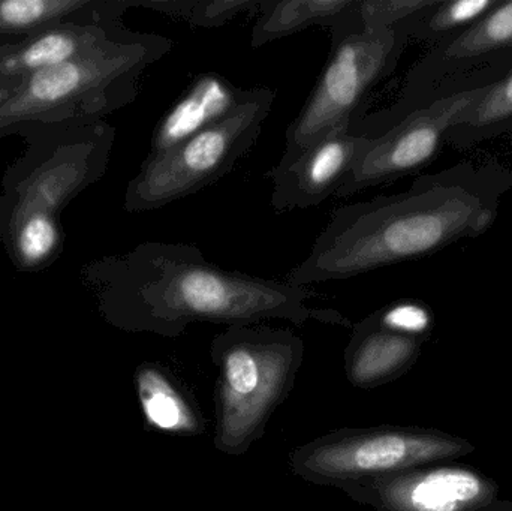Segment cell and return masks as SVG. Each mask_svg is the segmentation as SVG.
<instances>
[{
	"instance_id": "cell-1",
	"label": "cell",
	"mask_w": 512,
	"mask_h": 511,
	"mask_svg": "<svg viewBox=\"0 0 512 511\" xmlns=\"http://www.w3.org/2000/svg\"><path fill=\"white\" fill-rule=\"evenodd\" d=\"M107 306L111 321L129 332L176 339L191 324L254 326L285 320L352 324L339 312L307 305L315 294L307 287L227 270L204 258L197 246L146 242L114 261Z\"/></svg>"
},
{
	"instance_id": "cell-2",
	"label": "cell",
	"mask_w": 512,
	"mask_h": 511,
	"mask_svg": "<svg viewBox=\"0 0 512 511\" xmlns=\"http://www.w3.org/2000/svg\"><path fill=\"white\" fill-rule=\"evenodd\" d=\"M495 219V204L468 186L448 183L442 176L424 177L402 194L334 210L310 254L286 282L307 287L342 281L429 257L459 240L481 236Z\"/></svg>"
},
{
	"instance_id": "cell-3",
	"label": "cell",
	"mask_w": 512,
	"mask_h": 511,
	"mask_svg": "<svg viewBox=\"0 0 512 511\" xmlns=\"http://www.w3.org/2000/svg\"><path fill=\"white\" fill-rule=\"evenodd\" d=\"M171 50L167 36L131 30L38 72L0 105V132L23 123L101 122L137 99L143 72Z\"/></svg>"
},
{
	"instance_id": "cell-4",
	"label": "cell",
	"mask_w": 512,
	"mask_h": 511,
	"mask_svg": "<svg viewBox=\"0 0 512 511\" xmlns=\"http://www.w3.org/2000/svg\"><path fill=\"white\" fill-rule=\"evenodd\" d=\"M216 450L242 456L264 437L277 408L291 395L304 342L288 329L231 326L213 338Z\"/></svg>"
},
{
	"instance_id": "cell-5",
	"label": "cell",
	"mask_w": 512,
	"mask_h": 511,
	"mask_svg": "<svg viewBox=\"0 0 512 511\" xmlns=\"http://www.w3.org/2000/svg\"><path fill=\"white\" fill-rule=\"evenodd\" d=\"M274 96L267 87L248 89L240 104L218 122L165 152L147 156L126 188L125 209H161L231 173L255 146Z\"/></svg>"
},
{
	"instance_id": "cell-6",
	"label": "cell",
	"mask_w": 512,
	"mask_h": 511,
	"mask_svg": "<svg viewBox=\"0 0 512 511\" xmlns=\"http://www.w3.org/2000/svg\"><path fill=\"white\" fill-rule=\"evenodd\" d=\"M453 437L405 426L345 428L295 447L288 456L294 476L316 486L342 489L463 455Z\"/></svg>"
},
{
	"instance_id": "cell-7",
	"label": "cell",
	"mask_w": 512,
	"mask_h": 511,
	"mask_svg": "<svg viewBox=\"0 0 512 511\" xmlns=\"http://www.w3.org/2000/svg\"><path fill=\"white\" fill-rule=\"evenodd\" d=\"M408 36L400 29L363 30L331 39L330 56L315 89L286 129L289 162L337 126L367 111L376 84L393 74Z\"/></svg>"
},
{
	"instance_id": "cell-8",
	"label": "cell",
	"mask_w": 512,
	"mask_h": 511,
	"mask_svg": "<svg viewBox=\"0 0 512 511\" xmlns=\"http://www.w3.org/2000/svg\"><path fill=\"white\" fill-rule=\"evenodd\" d=\"M487 86L445 95L415 110L379 137L370 138L334 197H349L423 170L438 155L460 114L484 95Z\"/></svg>"
},
{
	"instance_id": "cell-9",
	"label": "cell",
	"mask_w": 512,
	"mask_h": 511,
	"mask_svg": "<svg viewBox=\"0 0 512 511\" xmlns=\"http://www.w3.org/2000/svg\"><path fill=\"white\" fill-rule=\"evenodd\" d=\"M508 53H512V0H501L465 32L432 47L409 72L397 101L375 113L355 117L351 129L363 137H379L415 110L429 105L439 81H445L448 74L471 68L481 60L502 59V54Z\"/></svg>"
},
{
	"instance_id": "cell-10",
	"label": "cell",
	"mask_w": 512,
	"mask_h": 511,
	"mask_svg": "<svg viewBox=\"0 0 512 511\" xmlns=\"http://www.w3.org/2000/svg\"><path fill=\"white\" fill-rule=\"evenodd\" d=\"M340 491L378 511H469L489 503L496 489L471 468L426 465Z\"/></svg>"
},
{
	"instance_id": "cell-11",
	"label": "cell",
	"mask_w": 512,
	"mask_h": 511,
	"mask_svg": "<svg viewBox=\"0 0 512 511\" xmlns=\"http://www.w3.org/2000/svg\"><path fill=\"white\" fill-rule=\"evenodd\" d=\"M113 140L114 129L104 123L84 126L74 141L24 180L9 216L8 231L32 213L56 216L60 207L96 182L107 168Z\"/></svg>"
},
{
	"instance_id": "cell-12",
	"label": "cell",
	"mask_w": 512,
	"mask_h": 511,
	"mask_svg": "<svg viewBox=\"0 0 512 511\" xmlns=\"http://www.w3.org/2000/svg\"><path fill=\"white\" fill-rule=\"evenodd\" d=\"M351 120L310 144L292 161L267 173L273 182L271 206L277 212L319 206L345 182L370 138L355 134Z\"/></svg>"
},
{
	"instance_id": "cell-13",
	"label": "cell",
	"mask_w": 512,
	"mask_h": 511,
	"mask_svg": "<svg viewBox=\"0 0 512 511\" xmlns=\"http://www.w3.org/2000/svg\"><path fill=\"white\" fill-rule=\"evenodd\" d=\"M125 24L68 23L0 45V87L17 89L38 72L75 59L80 54L120 38Z\"/></svg>"
},
{
	"instance_id": "cell-14",
	"label": "cell",
	"mask_w": 512,
	"mask_h": 511,
	"mask_svg": "<svg viewBox=\"0 0 512 511\" xmlns=\"http://www.w3.org/2000/svg\"><path fill=\"white\" fill-rule=\"evenodd\" d=\"M345 350L346 378L352 386L372 390L405 374L420 356L423 336L387 326L379 312L352 324Z\"/></svg>"
},
{
	"instance_id": "cell-15",
	"label": "cell",
	"mask_w": 512,
	"mask_h": 511,
	"mask_svg": "<svg viewBox=\"0 0 512 511\" xmlns=\"http://www.w3.org/2000/svg\"><path fill=\"white\" fill-rule=\"evenodd\" d=\"M135 0H0V38H27L60 24H123Z\"/></svg>"
},
{
	"instance_id": "cell-16",
	"label": "cell",
	"mask_w": 512,
	"mask_h": 511,
	"mask_svg": "<svg viewBox=\"0 0 512 511\" xmlns=\"http://www.w3.org/2000/svg\"><path fill=\"white\" fill-rule=\"evenodd\" d=\"M147 428L176 437H200L206 423L192 393L161 363H143L134 377Z\"/></svg>"
},
{
	"instance_id": "cell-17",
	"label": "cell",
	"mask_w": 512,
	"mask_h": 511,
	"mask_svg": "<svg viewBox=\"0 0 512 511\" xmlns=\"http://www.w3.org/2000/svg\"><path fill=\"white\" fill-rule=\"evenodd\" d=\"M246 95L221 75L198 77L189 92L159 122L150 155H158L233 111Z\"/></svg>"
},
{
	"instance_id": "cell-18",
	"label": "cell",
	"mask_w": 512,
	"mask_h": 511,
	"mask_svg": "<svg viewBox=\"0 0 512 511\" xmlns=\"http://www.w3.org/2000/svg\"><path fill=\"white\" fill-rule=\"evenodd\" d=\"M354 0H265L252 29L251 45L262 47L276 39L303 32L312 26L331 29Z\"/></svg>"
},
{
	"instance_id": "cell-19",
	"label": "cell",
	"mask_w": 512,
	"mask_h": 511,
	"mask_svg": "<svg viewBox=\"0 0 512 511\" xmlns=\"http://www.w3.org/2000/svg\"><path fill=\"white\" fill-rule=\"evenodd\" d=\"M512 129V69L487 86L486 92L460 114L445 141L469 147Z\"/></svg>"
},
{
	"instance_id": "cell-20",
	"label": "cell",
	"mask_w": 512,
	"mask_h": 511,
	"mask_svg": "<svg viewBox=\"0 0 512 511\" xmlns=\"http://www.w3.org/2000/svg\"><path fill=\"white\" fill-rule=\"evenodd\" d=\"M501 0H436L397 29L409 38L435 45L450 41L492 11ZM396 29V27H394Z\"/></svg>"
},
{
	"instance_id": "cell-21",
	"label": "cell",
	"mask_w": 512,
	"mask_h": 511,
	"mask_svg": "<svg viewBox=\"0 0 512 511\" xmlns=\"http://www.w3.org/2000/svg\"><path fill=\"white\" fill-rule=\"evenodd\" d=\"M12 252L21 267L44 266L59 249L60 230L56 216L32 213L8 231Z\"/></svg>"
},
{
	"instance_id": "cell-22",
	"label": "cell",
	"mask_w": 512,
	"mask_h": 511,
	"mask_svg": "<svg viewBox=\"0 0 512 511\" xmlns=\"http://www.w3.org/2000/svg\"><path fill=\"white\" fill-rule=\"evenodd\" d=\"M265 0H137V6L171 17L183 18L198 27L224 26L249 9H261Z\"/></svg>"
},
{
	"instance_id": "cell-23",
	"label": "cell",
	"mask_w": 512,
	"mask_h": 511,
	"mask_svg": "<svg viewBox=\"0 0 512 511\" xmlns=\"http://www.w3.org/2000/svg\"><path fill=\"white\" fill-rule=\"evenodd\" d=\"M435 2L436 0H355L343 27L351 33L394 29Z\"/></svg>"
},
{
	"instance_id": "cell-24",
	"label": "cell",
	"mask_w": 512,
	"mask_h": 511,
	"mask_svg": "<svg viewBox=\"0 0 512 511\" xmlns=\"http://www.w3.org/2000/svg\"><path fill=\"white\" fill-rule=\"evenodd\" d=\"M12 90L11 89H3V87H0V105L3 104V102L6 101V99L11 96Z\"/></svg>"
}]
</instances>
